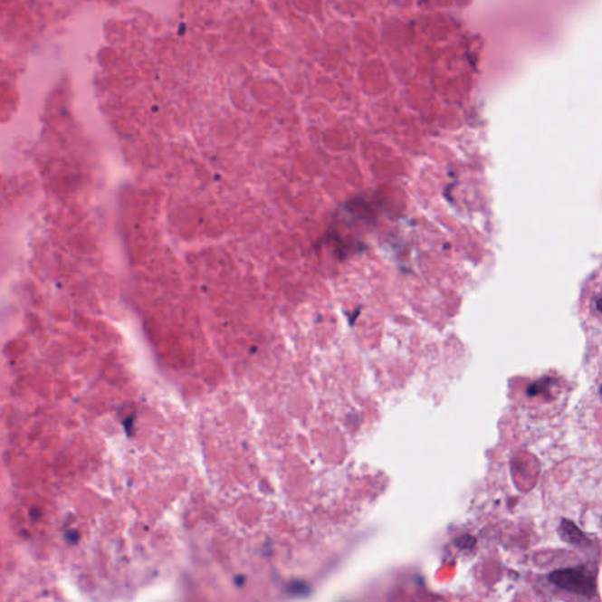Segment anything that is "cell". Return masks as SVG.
I'll return each mask as SVG.
<instances>
[{
    "instance_id": "cell-1",
    "label": "cell",
    "mask_w": 602,
    "mask_h": 602,
    "mask_svg": "<svg viewBox=\"0 0 602 602\" xmlns=\"http://www.w3.org/2000/svg\"><path fill=\"white\" fill-rule=\"evenodd\" d=\"M549 580L565 591L592 597L596 594V581L592 574L582 568L561 569L549 574Z\"/></svg>"
},
{
    "instance_id": "cell-2",
    "label": "cell",
    "mask_w": 602,
    "mask_h": 602,
    "mask_svg": "<svg viewBox=\"0 0 602 602\" xmlns=\"http://www.w3.org/2000/svg\"><path fill=\"white\" fill-rule=\"evenodd\" d=\"M559 534H560L562 540L572 545H584L588 540L576 523L566 521V519L561 521L560 527H559Z\"/></svg>"
},
{
    "instance_id": "cell-3",
    "label": "cell",
    "mask_w": 602,
    "mask_h": 602,
    "mask_svg": "<svg viewBox=\"0 0 602 602\" xmlns=\"http://www.w3.org/2000/svg\"><path fill=\"white\" fill-rule=\"evenodd\" d=\"M475 542H477V540H475L474 538L470 537V535H463V537L459 538L458 540L455 541V544L460 547V549H472Z\"/></svg>"
}]
</instances>
